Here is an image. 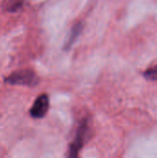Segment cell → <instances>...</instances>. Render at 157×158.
<instances>
[{"label": "cell", "mask_w": 157, "mask_h": 158, "mask_svg": "<svg viewBox=\"0 0 157 158\" xmlns=\"http://www.w3.org/2000/svg\"><path fill=\"white\" fill-rule=\"evenodd\" d=\"M90 137L89 118H82L77 129L75 138L68 146V153L67 158H80V152L83 148L85 143Z\"/></svg>", "instance_id": "1"}, {"label": "cell", "mask_w": 157, "mask_h": 158, "mask_svg": "<svg viewBox=\"0 0 157 158\" xmlns=\"http://www.w3.org/2000/svg\"><path fill=\"white\" fill-rule=\"evenodd\" d=\"M5 82L10 85H25L34 87L39 83V78L32 69H25L12 72L9 76L5 78Z\"/></svg>", "instance_id": "2"}, {"label": "cell", "mask_w": 157, "mask_h": 158, "mask_svg": "<svg viewBox=\"0 0 157 158\" xmlns=\"http://www.w3.org/2000/svg\"><path fill=\"white\" fill-rule=\"evenodd\" d=\"M49 109V97L46 94H40L31 108L30 109V116L32 118H43L45 117Z\"/></svg>", "instance_id": "3"}, {"label": "cell", "mask_w": 157, "mask_h": 158, "mask_svg": "<svg viewBox=\"0 0 157 158\" xmlns=\"http://www.w3.org/2000/svg\"><path fill=\"white\" fill-rule=\"evenodd\" d=\"M81 30H82V24L81 22H78V23L73 25V27H72V29L70 31V33L68 35V38L67 42L65 43L64 50L68 51V50L70 49V47L74 44V43L76 42V40L80 36V34L81 32Z\"/></svg>", "instance_id": "4"}, {"label": "cell", "mask_w": 157, "mask_h": 158, "mask_svg": "<svg viewBox=\"0 0 157 158\" xmlns=\"http://www.w3.org/2000/svg\"><path fill=\"white\" fill-rule=\"evenodd\" d=\"M24 0H6L4 2L3 8L10 13H15L20 10L23 6Z\"/></svg>", "instance_id": "5"}, {"label": "cell", "mask_w": 157, "mask_h": 158, "mask_svg": "<svg viewBox=\"0 0 157 158\" xmlns=\"http://www.w3.org/2000/svg\"><path fill=\"white\" fill-rule=\"evenodd\" d=\"M143 77L149 81H157V65L155 67H152L148 69H146L143 72Z\"/></svg>", "instance_id": "6"}]
</instances>
